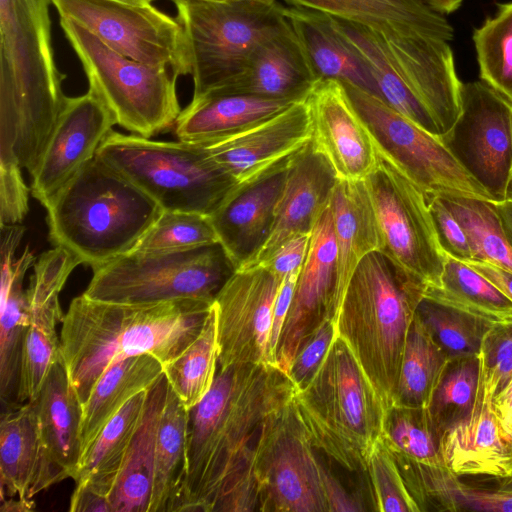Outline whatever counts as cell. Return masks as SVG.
<instances>
[{"mask_svg":"<svg viewBox=\"0 0 512 512\" xmlns=\"http://www.w3.org/2000/svg\"><path fill=\"white\" fill-rule=\"evenodd\" d=\"M288 164L255 182L236 186L209 216L236 270L259 251L270 234Z\"/></svg>","mask_w":512,"mask_h":512,"instance_id":"obj_26","label":"cell"},{"mask_svg":"<svg viewBox=\"0 0 512 512\" xmlns=\"http://www.w3.org/2000/svg\"><path fill=\"white\" fill-rule=\"evenodd\" d=\"M423 297L490 323H512V300L474 268L448 255L439 285L426 289Z\"/></svg>","mask_w":512,"mask_h":512,"instance_id":"obj_39","label":"cell"},{"mask_svg":"<svg viewBox=\"0 0 512 512\" xmlns=\"http://www.w3.org/2000/svg\"><path fill=\"white\" fill-rule=\"evenodd\" d=\"M459 164L494 198L512 176V100L482 80L462 83L461 111L439 135Z\"/></svg>","mask_w":512,"mask_h":512,"instance_id":"obj_15","label":"cell"},{"mask_svg":"<svg viewBox=\"0 0 512 512\" xmlns=\"http://www.w3.org/2000/svg\"><path fill=\"white\" fill-rule=\"evenodd\" d=\"M432 9L442 14H449L456 11L463 0H423Z\"/></svg>","mask_w":512,"mask_h":512,"instance_id":"obj_60","label":"cell"},{"mask_svg":"<svg viewBox=\"0 0 512 512\" xmlns=\"http://www.w3.org/2000/svg\"><path fill=\"white\" fill-rule=\"evenodd\" d=\"M292 403L317 450L345 470L366 475L369 455L383 435L386 408L340 337Z\"/></svg>","mask_w":512,"mask_h":512,"instance_id":"obj_6","label":"cell"},{"mask_svg":"<svg viewBox=\"0 0 512 512\" xmlns=\"http://www.w3.org/2000/svg\"><path fill=\"white\" fill-rule=\"evenodd\" d=\"M482 81L512 100V2L498 4L473 33Z\"/></svg>","mask_w":512,"mask_h":512,"instance_id":"obj_45","label":"cell"},{"mask_svg":"<svg viewBox=\"0 0 512 512\" xmlns=\"http://www.w3.org/2000/svg\"><path fill=\"white\" fill-rule=\"evenodd\" d=\"M449 360L415 311L393 405L427 408Z\"/></svg>","mask_w":512,"mask_h":512,"instance_id":"obj_40","label":"cell"},{"mask_svg":"<svg viewBox=\"0 0 512 512\" xmlns=\"http://www.w3.org/2000/svg\"><path fill=\"white\" fill-rule=\"evenodd\" d=\"M480 374L479 354L449 360L426 408L441 437L471 413Z\"/></svg>","mask_w":512,"mask_h":512,"instance_id":"obj_42","label":"cell"},{"mask_svg":"<svg viewBox=\"0 0 512 512\" xmlns=\"http://www.w3.org/2000/svg\"><path fill=\"white\" fill-rule=\"evenodd\" d=\"M335 336V323L328 320L303 342L288 371L296 391L304 389L311 382Z\"/></svg>","mask_w":512,"mask_h":512,"instance_id":"obj_50","label":"cell"},{"mask_svg":"<svg viewBox=\"0 0 512 512\" xmlns=\"http://www.w3.org/2000/svg\"><path fill=\"white\" fill-rule=\"evenodd\" d=\"M60 26L82 63L89 89L117 125L145 138L175 125L182 110L177 76L169 68L129 58L73 20L60 18Z\"/></svg>","mask_w":512,"mask_h":512,"instance_id":"obj_9","label":"cell"},{"mask_svg":"<svg viewBox=\"0 0 512 512\" xmlns=\"http://www.w3.org/2000/svg\"><path fill=\"white\" fill-rule=\"evenodd\" d=\"M188 411L168 385L159 420L150 512H175L186 475Z\"/></svg>","mask_w":512,"mask_h":512,"instance_id":"obj_36","label":"cell"},{"mask_svg":"<svg viewBox=\"0 0 512 512\" xmlns=\"http://www.w3.org/2000/svg\"><path fill=\"white\" fill-rule=\"evenodd\" d=\"M284 12L317 82L336 80L380 97L369 64L339 31L331 16L292 6Z\"/></svg>","mask_w":512,"mask_h":512,"instance_id":"obj_28","label":"cell"},{"mask_svg":"<svg viewBox=\"0 0 512 512\" xmlns=\"http://www.w3.org/2000/svg\"><path fill=\"white\" fill-rule=\"evenodd\" d=\"M311 138L310 113L303 100L261 122L197 145L241 186L288 164Z\"/></svg>","mask_w":512,"mask_h":512,"instance_id":"obj_17","label":"cell"},{"mask_svg":"<svg viewBox=\"0 0 512 512\" xmlns=\"http://www.w3.org/2000/svg\"><path fill=\"white\" fill-rule=\"evenodd\" d=\"M194 82L193 97L231 85L256 48L288 24L275 0H175Z\"/></svg>","mask_w":512,"mask_h":512,"instance_id":"obj_8","label":"cell"},{"mask_svg":"<svg viewBox=\"0 0 512 512\" xmlns=\"http://www.w3.org/2000/svg\"><path fill=\"white\" fill-rule=\"evenodd\" d=\"M383 441L395 454L431 466H444L441 434L426 408L392 405L385 415Z\"/></svg>","mask_w":512,"mask_h":512,"instance_id":"obj_43","label":"cell"},{"mask_svg":"<svg viewBox=\"0 0 512 512\" xmlns=\"http://www.w3.org/2000/svg\"><path fill=\"white\" fill-rule=\"evenodd\" d=\"M469 266L491 281L512 300V273L487 261H470Z\"/></svg>","mask_w":512,"mask_h":512,"instance_id":"obj_56","label":"cell"},{"mask_svg":"<svg viewBox=\"0 0 512 512\" xmlns=\"http://www.w3.org/2000/svg\"><path fill=\"white\" fill-rule=\"evenodd\" d=\"M162 375V364L149 354L128 357L112 364L82 404V455L106 424L133 397L149 390Z\"/></svg>","mask_w":512,"mask_h":512,"instance_id":"obj_34","label":"cell"},{"mask_svg":"<svg viewBox=\"0 0 512 512\" xmlns=\"http://www.w3.org/2000/svg\"><path fill=\"white\" fill-rule=\"evenodd\" d=\"M115 124L108 108L92 90L66 98L39 163L30 176L31 194L44 208L96 157L101 143Z\"/></svg>","mask_w":512,"mask_h":512,"instance_id":"obj_19","label":"cell"},{"mask_svg":"<svg viewBox=\"0 0 512 512\" xmlns=\"http://www.w3.org/2000/svg\"><path fill=\"white\" fill-rule=\"evenodd\" d=\"M316 450L292 401L268 419L254 459L258 511L329 512Z\"/></svg>","mask_w":512,"mask_h":512,"instance_id":"obj_13","label":"cell"},{"mask_svg":"<svg viewBox=\"0 0 512 512\" xmlns=\"http://www.w3.org/2000/svg\"><path fill=\"white\" fill-rule=\"evenodd\" d=\"M505 200H509L512 202V176L509 180V183H508V186H507V190H506V199Z\"/></svg>","mask_w":512,"mask_h":512,"instance_id":"obj_62","label":"cell"},{"mask_svg":"<svg viewBox=\"0 0 512 512\" xmlns=\"http://www.w3.org/2000/svg\"><path fill=\"white\" fill-rule=\"evenodd\" d=\"M493 407L504 427L512 433V376L506 386L494 396Z\"/></svg>","mask_w":512,"mask_h":512,"instance_id":"obj_57","label":"cell"},{"mask_svg":"<svg viewBox=\"0 0 512 512\" xmlns=\"http://www.w3.org/2000/svg\"><path fill=\"white\" fill-rule=\"evenodd\" d=\"M218 365L217 315L214 307L199 335L163 366L168 385L190 411L210 390Z\"/></svg>","mask_w":512,"mask_h":512,"instance_id":"obj_41","label":"cell"},{"mask_svg":"<svg viewBox=\"0 0 512 512\" xmlns=\"http://www.w3.org/2000/svg\"><path fill=\"white\" fill-rule=\"evenodd\" d=\"M96 156L162 210L210 216L237 186L197 144L151 140L111 131Z\"/></svg>","mask_w":512,"mask_h":512,"instance_id":"obj_7","label":"cell"},{"mask_svg":"<svg viewBox=\"0 0 512 512\" xmlns=\"http://www.w3.org/2000/svg\"><path fill=\"white\" fill-rule=\"evenodd\" d=\"M423 293L382 253L356 267L335 317L336 336L350 348L383 402L393 405L409 327Z\"/></svg>","mask_w":512,"mask_h":512,"instance_id":"obj_5","label":"cell"},{"mask_svg":"<svg viewBox=\"0 0 512 512\" xmlns=\"http://www.w3.org/2000/svg\"><path fill=\"white\" fill-rule=\"evenodd\" d=\"M333 18L364 26L378 34H420L451 41L454 29L444 14L423 0H284Z\"/></svg>","mask_w":512,"mask_h":512,"instance_id":"obj_29","label":"cell"},{"mask_svg":"<svg viewBox=\"0 0 512 512\" xmlns=\"http://www.w3.org/2000/svg\"><path fill=\"white\" fill-rule=\"evenodd\" d=\"M492 208L497 216L500 230L512 248V202L504 200L501 202L492 203Z\"/></svg>","mask_w":512,"mask_h":512,"instance_id":"obj_58","label":"cell"},{"mask_svg":"<svg viewBox=\"0 0 512 512\" xmlns=\"http://www.w3.org/2000/svg\"><path fill=\"white\" fill-rule=\"evenodd\" d=\"M364 182L384 241L382 253L424 295L439 285L447 259L425 193L378 149Z\"/></svg>","mask_w":512,"mask_h":512,"instance_id":"obj_11","label":"cell"},{"mask_svg":"<svg viewBox=\"0 0 512 512\" xmlns=\"http://www.w3.org/2000/svg\"><path fill=\"white\" fill-rule=\"evenodd\" d=\"M283 280L262 266L236 270L214 299L218 365L273 364V307Z\"/></svg>","mask_w":512,"mask_h":512,"instance_id":"obj_16","label":"cell"},{"mask_svg":"<svg viewBox=\"0 0 512 512\" xmlns=\"http://www.w3.org/2000/svg\"><path fill=\"white\" fill-rule=\"evenodd\" d=\"M366 476L374 504L380 512H420L412 497L391 450L381 439L374 445Z\"/></svg>","mask_w":512,"mask_h":512,"instance_id":"obj_48","label":"cell"},{"mask_svg":"<svg viewBox=\"0 0 512 512\" xmlns=\"http://www.w3.org/2000/svg\"><path fill=\"white\" fill-rule=\"evenodd\" d=\"M92 271L83 295L140 304L186 298L214 301L236 268L217 243L183 251H129Z\"/></svg>","mask_w":512,"mask_h":512,"instance_id":"obj_10","label":"cell"},{"mask_svg":"<svg viewBox=\"0 0 512 512\" xmlns=\"http://www.w3.org/2000/svg\"><path fill=\"white\" fill-rule=\"evenodd\" d=\"M17 164L0 163V227L20 224L29 211L30 189Z\"/></svg>","mask_w":512,"mask_h":512,"instance_id":"obj_52","label":"cell"},{"mask_svg":"<svg viewBox=\"0 0 512 512\" xmlns=\"http://www.w3.org/2000/svg\"><path fill=\"white\" fill-rule=\"evenodd\" d=\"M337 247L329 205L316 220L305 262L274 354L273 364L288 374L294 357L323 323L335 320Z\"/></svg>","mask_w":512,"mask_h":512,"instance_id":"obj_18","label":"cell"},{"mask_svg":"<svg viewBox=\"0 0 512 512\" xmlns=\"http://www.w3.org/2000/svg\"><path fill=\"white\" fill-rule=\"evenodd\" d=\"M51 0H0V163L31 176L67 96L51 44Z\"/></svg>","mask_w":512,"mask_h":512,"instance_id":"obj_3","label":"cell"},{"mask_svg":"<svg viewBox=\"0 0 512 512\" xmlns=\"http://www.w3.org/2000/svg\"><path fill=\"white\" fill-rule=\"evenodd\" d=\"M217 243L218 236L208 215L162 210L131 251H183Z\"/></svg>","mask_w":512,"mask_h":512,"instance_id":"obj_47","label":"cell"},{"mask_svg":"<svg viewBox=\"0 0 512 512\" xmlns=\"http://www.w3.org/2000/svg\"><path fill=\"white\" fill-rule=\"evenodd\" d=\"M49 240L92 270L131 251L160 215V206L97 156L54 196Z\"/></svg>","mask_w":512,"mask_h":512,"instance_id":"obj_4","label":"cell"},{"mask_svg":"<svg viewBox=\"0 0 512 512\" xmlns=\"http://www.w3.org/2000/svg\"><path fill=\"white\" fill-rule=\"evenodd\" d=\"M440 245L446 255L464 263L473 260L469 237L456 216L438 196H426Z\"/></svg>","mask_w":512,"mask_h":512,"instance_id":"obj_51","label":"cell"},{"mask_svg":"<svg viewBox=\"0 0 512 512\" xmlns=\"http://www.w3.org/2000/svg\"><path fill=\"white\" fill-rule=\"evenodd\" d=\"M214 301L186 298L156 303H112L81 294L61 321L60 351L83 404L101 375L125 358L149 354L162 366L200 333Z\"/></svg>","mask_w":512,"mask_h":512,"instance_id":"obj_2","label":"cell"},{"mask_svg":"<svg viewBox=\"0 0 512 512\" xmlns=\"http://www.w3.org/2000/svg\"><path fill=\"white\" fill-rule=\"evenodd\" d=\"M126 3L131 4H137V5H144V4H150L153 0H118Z\"/></svg>","mask_w":512,"mask_h":512,"instance_id":"obj_61","label":"cell"},{"mask_svg":"<svg viewBox=\"0 0 512 512\" xmlns=\"http://www.w3.org/2000/svg\"><path fill=\"white\" fill-rule=\"evenodd\" d=\"M294 102L211 90L193 97L175 122L178 140L202 144L261 122Z\"/></svg>","mask_w":512,"mask_h":512,"instance_id":"obj_31","label":"cell"},{"mask_svg":"<svg viewBox=\"0 0 512 512\" xmlns=\"http://www.w3.org/2000/svg\"><path fill=\"white\" fill-rule=\"evenodd\" d=\"M333 19L339 31L369 64L380 98L424 130L436 136L441 135L440 128L431 114L402 78L383 41L364 26Z\"/></svg>","mask_w":512,"mask_h":512,"instance_id":"obj_38","label":"cell"},{"mask_svg":"<svg viewBox=\"0 0 512 512\" xmlns=\"http://www.w3.org/2000/svg\"><path fill=\"white\" fill-rule=\"evenodd\" d=\"M167 391L163 373L148 390L140 425L110 494L113 512H150L156 435Z\"/></svg>","mask_w":512,"mask_h":512,"instance_id":"obj_33","label":"cell"},{"mask_svg":"<svg viewBox=\"0 0 512 512\" xmlns=\"http://www.w3.org/2000/svg\"><path fill=\"white\" fill-rule=\"evenodd\" d=\"M25 227L1 226V304H0V400L2 410L19 406L21 355L29 325V307L23 288L27 271L36 258L29 246L17 256Z\"/></svg>","mask_w":512,"mask_h":512,"instance_id":"obj_25","label":"cell"},{"mask_svg":"<svg viewBox=\"0 0 512 512\" xmlns=\"http://www.w3.org/2000/svg\"><path fill=\"white\" fill-rule=\"evenodd\" d=\"M295 392L288 374L275 365H217L210 390L190 410L177 511H257V446L268 419Z\"/></svg>","mask_w":512,"mask_h":512,"instance_id":"obj_1","label":"cell"},{"mask_svg":"<svg viewBox=\"0 0 512 512\" xmlns=\"http://www.w3.org/2000/svg\"><path fill=\"white\" fill-rule=\"evenodd\" d=\"M316 83L305 52L288 21L285 27L256 48L239 79L214 90L298 102L307 98Z\"/></svg>","mask_w":512,"mask_h":512,"instance_id":"obj_27","label":"cell"},{"mask_svg":"<svg viewBox=\"0 0 512 512\" xmlns=\"http://www.w3.org/2000/svg\"><path fill=\"white\" fill-rule=\"evenodd\" d=\"M147 391L133 397L102 429L81 457L75 484H88L109 496L140 425Z\"/></svg>","mask_w":512,"mask_h":512,"instance_id":"obj_37","label":"cell"},{"mask_svg":"<svg viewBox=\"0 0 512 512\" xmlns=\"http://www.w3.org/2000/svg\"><path fill=\"white\" fill-rule=\"evenodd\" d=\"M330 210L337 247L336 317L356 267L368 254L382 252L384 241L364 180H337Z\"/></svg>","mask_w":512,"mask_h":512,"instance_id":"obj_30","label":"cell"},{"mask_svg":"<svg viewBox=\"0 0 512 512\" xmlns=\"http://www.w3.org/2000/svg\"><path fill=\"white\" fill-rule=\"evenodd\" d=\"M342 84L377 149L426 196L464 197L495 203L448 151L439 136L416 125L380 97L351 84Z\"/></svg>","mask_w":512,"mask_h":512,"instance_id":"obj_12","label":"cell"},{"mask_svg":"<svg viewBox=\"0 0 512 512\" xmlns=\"http://www.w3.org/2000/svg\"><path fill=\"white\" fill-rule=\"evenodd\" d=\"M171 1H175V0H171ZM207 1H224V0H207Z\"/></svg>","mask_w":512,"mask_h":512,"instance_id":"obj_64","label":"cell"},{"mask_svg":"<svg viewBox=\"0 0 512 512\" xmlns=\"http://www.w3.org/2000/svg\"><path fill=\"white\" fill-rule=\"evenodd\" d=\"M70 512H113L109 496L102 494L88 484H76L71 495Z\"/></svg>","mask_w":512,"mask_h":512,"instance_id":"obj_55","label":"cell"},{"mask_svg":"<svg viewBox=\"0 0 512 512\" xmlns=\"http://www.w3.org/2000/svg\"><path fill=\"white\" fill-rule=\"evenodd\" d=\"M300 270L301 269H298L285 277L274 303L270 343L272 358H274L279 338L288 315Z\"/></svg>","mask_w":512,"mask_h":512,"instance_id":"obj_54","label":"cell"},{"mask_svg":"<svg viewBox=\"0 0 512 512\" xmlns=\"http://www.w3.org/2000/svg\"><path fill=\"white\" fill-rule=\"evenodd\" d=\"M416 313L449 359L478 355L493 324L427 297L420 300Z\"/></svg>","mask_w":512,"mask_h":512,"instance_id":"obj_44","label":"cell"},{"mask_svg":"<svg viewBox=\"0 0 512 512\" xmlns=\"http://www.w3.org/2000/svg\"><path fill=\"white\" fill-rule=\"evenodd\" d=\"M374 33L383 41L402 78L431 114L441 134L446 132L460 114L462 85L448 41L420 34Z\"/></svg>","mask_w":512,"mask_h":512,"instance_id":"obj_21","label":"cell"},{"mask_svg":"<svg viewBox=\"0 0 512 512\" xmlns=\"http://www.w3.org/2000/svg\"><path fill=\"white\" fill-rule=\"evenodd\" d=\"M494 396L481 373L471 413L441 437L443 465L459 477L506 479L512 475V433L494 410Z\"/></svg>","mask_w":512,"mask_h":512,"instance_id":"obj_22","label":"cell"},{"mask_svg":"<svg viewBox=\"0 0 512 512\" xmlns=\"http://www.w3.org/2000/svg\"><path fill=\"white\" fill-rule=\"evenodd\" d=\"M60 18L75 21L113 50L136 61L191 73L179 21L150 4L118 0H51Z\"/></svg>","mask_w":512,"mask_h":512,"instance_id":"obj_14","label":"cell"},{"mask_svg":"<svg viewBox=\"0 0 512 512\" xmlns=\"http://www.w3.org/2000/svg\"><path fill=\"white\" fill-rule=\"evenodd\" d=\"M481 373L498 394L512 376V323H493L479 351Z\"/></svg>","mask_w":512,"mask_h":512,"instance_id":"obj_49","label":"cell"},{"mask_svg":"<svg viewBox=\"0 0 512 512\" xmlns=\"http://www.w3.org/2000/svg\"><path fill=\"white\" fill-rule=\"evenodd\" d=\"M501 480H504V481H507V482H511V483H512V475H511L509 478L501 479Z\"/></svg>","mask_w":512,"mask_h":512,"instance_id":"obj_63","label":"cell"},{"mask_svg":"<svg viewBox=\"0 0 512 512\" xmlns=\"http://www.w3.org/2000/svg\"><path fill=\"white\" fill-rule=\"evenodd\" d=\"M396 462L420 511L512 512V483L497 489L476 488L459 480L444 466H431L396 455Z\"/></svg>","mask_w":512,"mask_h":512,"instance_id":"obj_32","label":"cell"},{"mask_svg":"<svg viewBox=\"0 0 512 512\" xmlns=\"http://www.w3.org/2000/svg\"><path fill=\"white\" fill-rule=\"evenodd\" d=\"M337 180L329 161L313 148L310 141L288 164L266 242L240 269L260 265L293 236L310 234L316 220L329 205Z\"/></svg>","mask_w":512,"mask_h":512,"instance_id":"obj_24","label":"cell"},{"mask_svg":"<svg viewBox=\"0 0 512 512\" xmlns=\"http://www.w3.org/2000/svg\"><path fill=\"white\" fill-rule=\"evenodd\" d=\"M310 234H298L284 242L267 260L258 266L267 269L280 280L301 269L307 257Z\"/></svg>","mask_w":512,"mask_h":512,"instance_id":"obj_53","label":"cell"},{"mask_svg":"<svg viewBox=\"0 0 512 512\" xmlns=\"http://www.w3.org/2000/svg\"><path fill=\"white\" fill-rule=\"evenodd\" d=\"M43 454L32 401L2 410L0 420L1 498L32 499L37 491Z\"/></svg>","mask_w":512,"mask_h":512,"instance_id":"obj_35","label":"cell"},{"mask_svg":"<svg viewBox=\"0 0 512 512\" xmlns=\"http://www.w3.org/2000/svg\"><path fill=\"white\" fill-rule=\"evenodd\" d=\"M465 229L472 261H487L512 273V248L506 242L491 202L464 197H443Z\"/></svg>","mask_w":512,"mask_h":512,"instance_id":"obj_46","label":"cell"},{"mask_svg":"<svg viewBox=\"0 0 512 512\" xmlns=\"http://www.w3.org/2000/svg\"><path fill=\"white\" fill-rule=\"evenodd\" d=\"M35 503L32 499H21L18 497H9L1 500V512H29L33 511Z\"/></svg>","mask_w":512,"mask_h":512,"instance_id":"obj_59","label":"cell"},{"mask_svg":"<svg viewBox=\"0 0 512 512\" xmlns=\"http://www.w3.org/2000/svg\"><path fill=\"white\" fill-rule=\"evenodd\" d=\"M311 144L331 164L338 180H364L377 162V148L343 84L318 81L305 99Z\"/></svg>","mask_w":512,"mask_h":512,"instance_id":"obj_20","label":"cell"},{"mask_svg":"<svg viewBox=\"0 0 512 512\" xmlns=\"http://www.w3.org/2000/svg\"><path fill=\"white\" fill-rule=\"evenodd\" d=\"M34 404L43 461L37 491L74 480L81 460L82 404L62 357L50 370Z\"/></svg>","mask_w":512,"mask_h":512,"instance_id":"obj_23","label":"cell"}]
</instances>
